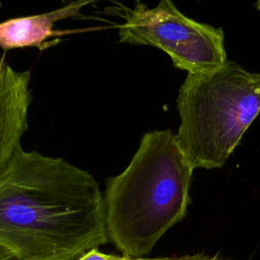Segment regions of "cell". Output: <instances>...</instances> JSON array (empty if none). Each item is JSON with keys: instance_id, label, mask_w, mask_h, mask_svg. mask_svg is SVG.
Instances as JSON below:
<instances>
[{"instance_id": "obj_1", "label": "cell", "mask_w": 260, "mask_h": 260, "mask_svg": "<svg viewBox=\"0 0 260 260\" xmlns=\"http://www.w3.org/2000/svg\"><path fill=\"white\" fill-rule=\"evenodd\" d=\"M108 241L94 177L20 146L0 173V246L15 260H76Z\"/></svg>"}, {"instance_id": "obj_2", "label": "cell", "mask_w": 260, "mask_h": 260, "mask_svg": "<svg viewBox=\"0 0 260 260\" xmlns=\"http://www.w3.org/2000/svg\"><path fill=\"white\" fill-rule=\"evenodd\" d=\"M193 170L170 129L141 137L129 165L106 180L104 192L108 239L122 255L145 257L185 217Z\"/></svg>"}, {"instance_id": "obj_3", "label": "cell", "mask_w": 260, "mask_h": 260, "mask_svg": "<svg viewBox=\"0 0 260 260\" xmlns=\"http://www.w3.org/2000/svg\"><path fill=\"white\" fill-rule=\"evenodd\" d=\"M176 140L193 169L220 168L260 114V73L233 61L188 73L177 98Z\"/></svg>"}, {"instance_id": "obj_4", "label": "cell", "mask_w": 260, "mask_h": 260, "mask_svg": "<svg viewBox=\"0 0 260 260\" xmlns=\"http://www.w3.org/2000/svg\"><path fill=\"white\" fill-rule=\"evenodd\" d=\"M118 5L124 19L118 26L120 43L160 49L188 73L206 72L228 61L222 29L187 17L172 1L154 7L140 1L133 8Z\"/></svg>"}, {"instance_id": "obj_5", "label": "cell", "mask_w": 260, "mask_h": 260, "mask_svg": "<svg viewBox=\"0 0 260 260\" xmlns=\"http://www.w3.org/2000/svg\"><path fill=\"white\" fill-rule=\"evenodd\" d=\"M28 70L17 71L0 53V173L21 146L32 100Z\"/></svg>"}, {"instance_id": "obj_6", "label": "cell", "mask_w": 260, "mask_h": 260, "mask_svg": "<svg viewBox=\"0 0 260 260\" xmlns=\"http://www.w3.org/2000/svg\"><path fill=\"white\" fill-rule=\"evenodd\" d=\"M91 1H73L54 11L20 16L0 22V48L4 51L36 47L46 48L49 38L68 34L69 30L55 29V23L70 17H76Z\"/></svg>"}, {"instance_id": "obj_7", "label": "cell", "mask_w": 260, "mask_h": 260, "mask_svg": "<svg viewBox=\"0 0 260 260\" xmlns=\"http://www.w3.org/2000/svg\"><path fill=\"white\" fill-rule=\"evenodd\" d=\"M76 260H168V257H156V258H149V257H130V256H118L112 254H105L99 251V249H93L81 256Z\"/></svg>"}, {"instance_id": "obj_8", "label": "cell", "mask_w": 260, "mask_h": 260, "mask_svg": "<svg viewBox=\"0 0 260 260\" xmlns=\"http://www.w3.org/2000/svg\"><path fill=\"white\" fill-rule=\"evenodd\" d=\"M168 260H225L218 256L207 255L203 253H197L192 255H183L178 257H168Z\"/></svg>"}, {"instance_id": "obj_9", "label": "cell", "mask_w": 260, "mask_h": 260, "mask_svg": "<svg viewBox=\"0 0 260 260\" xmlns=\"http://www.w3.org/2000/svg\"><path fill=\"white\" fill-rule=\"evenodd\" d=\"M0 260H15V259L7 249L0 246Z\"/></svg>"}, {"instance_id": "obj_10", "label": "cell", "mask_w": 260, "mask_h": 260, "mask_svg": "<svg viewBox=\"0 0 260 260\" xmlns=\"http://www.w3.org/2000/svg\"><path fill=\"white\" fill-rule=\"evenodd\" d=\"M255 6H256V8L258 9V10H260V0L258 1V2H256V4H255Z\"/></svg>"}, {"instance_id": "obj_11", "label": "cell", "mask_w": 260, "mask_h": 260, "mask_svg": "<svg viewBox=\"0 0 260 260\" xmlns=\"http://www.w3.org/2000/svg\"><path fill=\"white\" fill-rule=\"evenodd\" d=\"M1 6H2V3H1V2H0V8H1Z\"/></svg>"}]
</instances>
